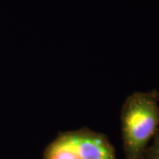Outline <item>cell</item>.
<instances>
[{"mask_svg":"<svg viewBox=\"0 0 159 159\" xmlns=\"http://www.w3.org/2000/svg\"><path fill=\"white\" fill-rule=\"evenodd\" d=\"M159 92H136L129 96L121 112L125 159H142L150 139L159 128Z\"/></svg>","mask_w":159,"mask_h":159,"instance_id":"cell-1","label":"cell"},{"mask_svg":"<svg viewBox=\"0 0 159 159\" xmlns=\"http://www.w3.org/2000/svg\"><path fill=\"white\" fill-rule=\"evenodd\" d=\"M57 136L75 150L80 159H116L114 148L101 133L83 128L61 133Z\"/></svg>","mask_w":159,"mask_h":159,"instance_id":"cell-2","label":"cell"},{"mask_svg":"<svg viewBox=\"0 0 159 159\" xmlns=\"http://www.w3.org/2000/svg\"><path fill=\"white\" fill-rule=\"evenodd\" d=\"M43 159H80L75 150L63 142L60 137L47 147L43 154Z\"/></svg>","mask_w":159,"mask_h":159,"instance_id":"cell-3","label":"cell"},{"mask_svg":"<svg viewBox=\"0 0 159 159\" xmlns=\"http://www.w3.org/2000/svg\"><path fill=\"white\" fill-rule=\"evenodd\" d=\"M152 139L153 142L144 151L142 159H159V128Z\"/></svg>","mask_w":159,"mask_h":159,"instance_id":"cell-4","label":"cell"}]
</instances>
